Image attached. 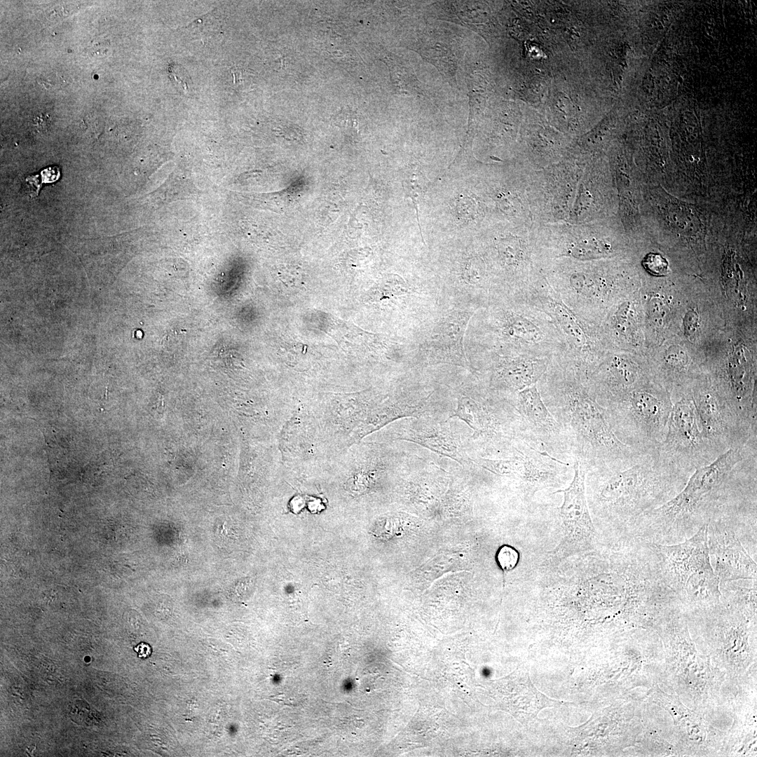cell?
<instances>
[{"label":"cell","mask_w":757,"mask_h":757,"mask_svg":"<svg viewBox=\"0 0 757 757\" xmlns=\"http://www.w3.org/2000/svg\"><path fill=\"white\" fill-rule=\"evenodd\" d=\"M512 402L521 440L557 459H572L563 428L545 405L537 384L519 392Z\"/></svg>","instance_id":"obj_11"},{"label":"cell","mask_w":757,"mask_h":757,"mask_svg":"<svg viewBox=\"0 0 757 757\" xmlns=\"http://www.w3.org/2000/svg\"><path fill=\"white\" fill-rule=\"evenodd\" d=\"M641 386L603 408L620 441L644 451L664 439L673 403L666 394Z\"/></svg>","instance_id":"obj_7"},{"label":"cell","mask_w":757,"mask_h":757,"mask_svg":"<svg viewBox=\"0 0 757 757\" xmlns=\"http://www.w3.org/2000/svg\"><path fill=\"white\" fill-rule=\"evenodd\" d=\"M215 20L212 15H206L192 22L188 28L191 29L190 31L194 35L207 39L217 32L218 27Z\"/></svg>","instance_id":"obj_24"},{"label":"cell","mask_w":757,"mask_h":757,"mask_svg":"<svg viewBox=\"0 0 757 757\" xmlns=\"http://www.w3.org/2000/svg\"><path fill=\"white\" fill-rule=\"evenodd\" d=\"M135 650L138 653L139 657L145 658L151 654V648L145 643H140L135 648Z\"/></svg>","instance_id":"obj_30"},{"label":"cell","mask_w":757,"mask_h":757,"mask_svg":"<svg viewBox=\"0 0 757 757\" xmlns=\"http://www.w3.org/2000/svg\"><path fill=\"white\" fill-rule=\"evenodd\" d=\"M552 358L491 353L484 370L485 388L502 398L512 400L521 390L539 381Z\"/></svg>","instance_id":"obj_13"},{"label":"cell","mask_w":757,"mask_h":757,"mask_svg":"<svg viewBox=\"0 0 757 757\" xmlns=\"http://www.w3.org/2000/svg\"><path fill=\"white\" fill-rule=\"evenodd\" d=\"M409 292L410 288L403 278L396 274H388L380 279L371 290L369 299L381 301L407 294Z\"/></svg>","instance_id":"obj_19"},{"label":"cell","mask_w":757,"mask_h":757,"mask_svg":"<svg viewBox=\"0 0 757 757\" xmlns=\"http://www.w3.org/2000/svg\"><path fill=\"white\" fill-rule=\"evenodd\" d=\"M611 245L595 238H585L568 244L562 254L579 261H589L605 257L612 252Z\"/></svg>","instance_id":"obj_18"},{"label":"cell","mask_w":757,"mask_h":757,"mask_svg":"<svg viewBox=\"0 0 757 757\" xmlns=\"http://www.w3.org/2000/svg\"><path fill=\"white\" fill-rule=\"evenodd\" d=\"M473 464L496 475L515 480L523 494L531 499L536 492L559 486L571 464L540 451L523 440L505 458H472Z\"/></svg>","instance_id":"obj_9"},{"label":"cell","mask_w":757,"mask_h":757,"mask_svg":"<svg viewBox=\"0 0 757 757\" xmlns=\"http://www.w3.org/2000/svg\"><path fill=\"white\" fill-rule=\"evenodd\" d=\"M233 84L240 90H245L251 85V74L247 70L235 67L231 69Z\"/></svg>","instance_id":"obj_28"},{"label":"cell","mask_w":757,"mask_h":757,"mask_svg":"<svg viewBox=\"0 0 757 757\" xmlns=\"http://www.w3.org/2000/svg\"><path fill=\"white\" fill-rule=\"evenodd\" d=\"M588 381L587 377L552 360L537 383L545 405L563 428L572 461H581L587 472L615 466L643 452L627 446L616 437Z\"/></svg>","instance_id":"obj_2"},{"label":"cell","mask_w":757,"mask_h":757,"mask_svg":"<svg viewBox=\"0 0 757 757\" xmlns=\"http://www.w3.org/2000/svg\"><path fill=\"white\" fill-rule=\"evenodd\" d=\"M572 461L573 477L571 483L566 489L553 493H563V503L557 508L561 522L563 538L556 553L562 557L592 550L598 541L587 497L585 478L587 470L579 460Z\"/></svg>","instance_id":"obj_12"},{"label":"cell","mask_w":757,"mask_h":757,"mask_svg":"<svg viewBox=\"0 0 757 757\" xmlns=\"http://www.w3.org/2000/svg\"><path fill=\"white\" fill-rule=\"evenodd\" d=\"M399 520L396 517L387 516L378 519L372 528L374 536L380 538H391L397 529Z\"/></svg>","instance_id":"obj_25"},{"label":"cell","mask_w":757,"mask_h":757,"mask_svg":"<svg viewBox=\"0 0 757 757\" xmlns=\"http://www.w3.org/2000/svg\"><path fill=\"white\" fill-rule=\"evenodd\" d=\"M664 364L669 371L682 375L688 369L689 360L683 350L675 348L667 352L664 356Z\"/></svg>","instance_id":"obj_23"},{"label":"cell","mask_w":757,"mask_h":757,"mask_svg":"<svg viewBox=\"0 0 757 757\" xmlns=\"http://www.w3.org/2000/svg\"><path fill=\"white\" fill-rule=\"evenodd\" d=\"M496 560L501 569L508 571L517 566L519 553L512 547L503 545L497 552Z\"/></svg>","instance_id":"obj_26"},{"label":"cell","mask_w":757,"mask_h":757,"mask_svg":"<svg viewBox=\"0 0 757 757\" xmlns=\"http://www.w3.org/2000/svg\"><path fill=\"white\" fill-rule=\"evenodd\" d=\"M684 327L688 336H693L695 333L698 327V316L695 311L687 313L684 318Z\"/></svg>","instance_id":"obj_29"},{"label":"cell","mask_w":757,"mask_h":757,"mask_svg":"<svg viewBox=\"0 0 757 757\" xmlns=\"http://www.w3.org/2000/svg\"><path fill=\"white\" fill-rule=\"evenodd\" d=\"M397 439L419 444L463 465L472 463L448 421H439L422 416L409 417L400 427Z\"/></svg>","instance_id":"obj_17"},{"label":"cell","mask_w":757,"mask_h":757,"mask_svg":"<svg viewBox=\"0 0 757 757\" xmlns=\"http://www.w3.org/2000/svg\"><path fill=\"white\" fill-rule=\"evenodd\" d=\"M588 381L596 400L604 407L642 386L643 372L632 357L606 353Z\"/></svg>","instance_id":"obj_16"},{"label":"cell","mask_w":757,"mask_h":757,"mask_svg":"<svg viewBox=\"0 0 757 757\" xmlns=\"http://www.w3.org/2000/svg\"><path fill=\"white\" fill-rule=\"evenodd\" d=\"M691 475L656 447L618 465L589 470L585 483L601 518L629 531L640 516L676 496Z\"/></svg>","instance_id":"obj_3"},{"label":"cell","mask_w":757,"mask_h":757,"mask_svg":"<svg viewBox=\"0 0 757 757\" xmlns=\"http://www.w3.org/2000/svg\"><path fill=\"white\" fill-rule=\"evenodd\" d=\"M520 294L547 313L560 333L566 350L552 359L589 378L606 353L599 327L568 307L545 278Z\"/></svg>","instance_id":"obj_6"},{"label":"cell","mask_w":757,"mask_h":757,"mask_svg":"<svg viewBox=\"0 0 757 757\" xmlns=\"http://www.w3.org/2000/svg\"><path fill=\"white\" fill-rule=\"evenodd\" d=\"M452 212L456 220L462 224L473 221L478 214L476 198L467 191L459 193L452 204Z\"/></svg>","instance_id":"obj_21"},{"label":"cell","mask_w":757,"mask_h":757,"mask_svg":"<svg viewBox=\"0 0 757 757\" xmlns=\"http://www.w3.org/2000/svg\"><path fill=\"white\" fill-rule=\"evenodd\" d=\"M643 264L645 268L655 275H664L667 271V262L660 254L650 253L648 254Z\"/></svg>","instance_id":"obj_27"},{"label":"cell","mask_w":757,"mask_h":757,"mask_svg":"<svg viewBox=\"0 0 757 757\" xmlns=\"http://www.w3.org/2000/svg\"><path fill=\"white\" fill-rule=\"evenodd\" d=\"M605 274L583 266L556 272L545 279L568 307L599 327L607 308L627 290L620 278Z\"/></svg>","instance_id":"obj_8"},{"label":"cell","mask_w":757,"mask_h":757,"mask_svg":"<svg viewBox=\"0 0 757 757\" xmlns=\"http://www.w3.org/2000/svg\"><path fill=\"white\" fill-rule=\"evenodd\" d=\"M707 542L711 565L720 582L757 580L756 561L726 520L707 524Z\"/></svg>","instance_id":"obj_14"},{"label":"cell","mask_w":757,"mask_h":757,"mask_svg":"<svg viewBox=\"0 0 757 757\" xmlns=\"http://www.w3.org/2000/svg\"><path fill=\"white\" fill-rule=\"evenodd\" d=\"M486 276V266L479 257L466 260L463 269V277L470 285L482 286Z\"/></svg>","instance_id":"obj_22"},{"label":"cell","mask_w":757,"mask_h":757,"mask_svg":"<svg viewBox=\"0 0 757 757\" xmlns=\"http://www.w3.org/2000/svg\"><path fill=\"white\" fill-rule=\"evenodd\" d=\"M493 306L485 329L495 353L504 355L555 357L566 346L553 320L521 294H505Z\"/></svg>","instance_id":"obj_4"},{"label":"cell","mask_w":757,"mask_h":757,"mask_svg":"<svg viewBox=\"0 0 757 757\" xmlns=\"http://www.w3.org/2000/svg\"><path fill=\"white\" fill-rule=\"evenodd\" d=\"M430 184V182L417 166L414 165L409 167L405 173L403 186L406 196L411 200L416 211V217L418 224V207Z\"/></svg>","instance_id":"obj_20"},{"label":"cell","mask_w":757,"mask_h":757,"mask_svg":"<svg viewBox=\"0 0 757 757\" xmlns=\"http://www.w3.org/2000/svg\"><path fill=\"white\" fill-rule=\"evenodd\" d=\"M475 311H454L444 316L420 346L419 357L426 364H448L467 369L477 375V369L469 360L464 338Z\"/></svg>","instance_id":"obj_15"},{"label":"cell","mask_w":757,"mask_h":757,"mask_svg":"<svg viewBox=\"0 0 757 757\" xmlns=\"http://www.w3.org/2000/svg\"><path fill=\"white\" fill-rule=\"evenodd\" d=\"M648 544L658 557L667 585L681 606L700 612L720 602V582L709 554L707 525L681 543Z\"/></svg>","instance_id":"obj_5"},{"label":"cell","mask_w":757,"mask_h":757,"mask_svg":"<svg viewBox=\"0 0 757 757\" xmlns=\"http://www.w3.org/2000/svg\"><path fill=\"white\" fill-rule=\"evenodd\" d=\"M756 444L731 449L697 468L683 489L660 507L643 514L628 536L646 543L672 545L716 520L730 523L737 536L757 538Z\"/></svg>","instance_id":"obj_1"},{"label":"cell","mask_w":757,"mask_h":757,"mask_svg":"<svg viewBox=\"0 0 757 757\" xmlns=\"http://www.w3.org/2000/svg\"><path fill=\"white\" fill-rule=\"evenodd\" d=\"M657 448L664 456L691 473L717 458L702 432L691 397H682L673 404L666 435Z\"/></svg>","instance_id":"obj_10"}]
</instances>
